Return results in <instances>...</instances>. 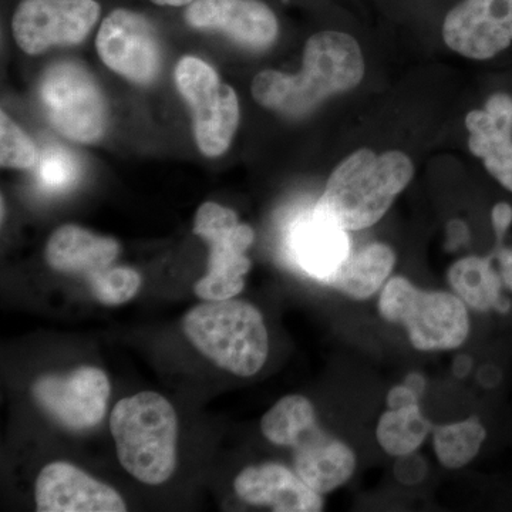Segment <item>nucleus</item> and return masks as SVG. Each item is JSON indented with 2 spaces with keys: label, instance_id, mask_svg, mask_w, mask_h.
<instances>
[{
  "label": "nucleus",
  "instance_id": "20",
  "mask_svg": "<svg viewBox=\"0 0 512 512\" xmlns=\"http://www.w3.org/2000/svg\"><path fill=\"white\" fill-rule=\"evenodd\" d=\"M448 284L454 293L466 303L467 308L480 313L497 312L507 315L512 303L504 295V284L493 258L467 256L451 266Z\"/></svg>",
  "mask_w": 512,
  "mask_h": 512
},
{
  "label": "nucleus",
  "instance_id": "25",
  "mask_svg": "<svg viewBox=\"0 0 512 512\" xmlns=\"http://www.w3.org/2000/svg\"><path fill=\"white\" fill-rule=\"evenodd\" d=\"M39 151L28 134L5 111L0 117V164L3 168L28 170L35 167Z\"/></svg>",
  "mask_w": 512,
  "mask_h": 512
},
{
  "label": "nucleus",
  "instance_id": "21",
  "mask_svg": "<svg viewBox=\"0 0 512 512\" xmlns=\"http://www.w3.org/2000/svg\"><path fill=\"white\" fill-rule=\"evenodd\" d=\"M394 264L396 255L392 248L379 242L366 245L360 251L352 252L329 286L356 301H365L382 288L392 274Z\"/></svg>",
  "mask_w": 512,
  "mask_h": 512
},
{
  "label": "nucleus",
  "instance_id": "30",
  "mask_svg": "<svg viewBox=\"0 0 512 512\" xmlns=\"http://www.w3.org/2000/svg\"><path fill=\"white\" fill-rule=\"evenodd\" d=\"M470 239V231L463 221L453 220L447 225L446 249L448 252L457 251L458 248L466 245Z\"/></svg>",
  "mask_w": 512,
  "mask_h": 512
},
{
  "label": "nucleus",
  "instance_id": "34",
  "mask_svg": "<svg viewBox=\"0 0 512 512\" xmlns=\"http://www.w3.org/2000/svg\"><path fill=\"white\" fill-rule=\"evenodd\" d=\"M403 384L407 387V389L412 390V392L416 394L419 399L421 396H423L424 392H426V377L420 375V373H409V375L406 376V379H404Z\"/></svg>",
  "mask_w": 512,
  "mask_h": 512
},
{
  "label": "nucleus",
  "instance_id": "29",
  "mask_svg": "<svg viewBox=\"0 0 512 512\" xmlns=\"http://www.w3.org/2000/svg\"><path fill=\"white\" fill-rule=\"evenodd\" d=\"M491 258L497 261L498 272H500L501 279H503L504 288L512 293V247L507 248L504 245H497Z\"/></svg>",
  "mask_w": 512,
  "mask_h": 512
},
{
  "label": "nucleus",
  "instance_id": "35",
  "mask_svg": "<svg viewBox=\"0 0 512 512\" xmlns=\"http://www.w3.org/2000/svg\"><path fill=\"white\" fill-rule=\"evenodd\" d=\"M151 2L160 6H185L191 5L194 0H151Z\"/></svg>",
  "mask_w": 512,
  "mask_h": 512
},
{
  "label": "nucleus",
  "instance_id": "11",
  "mask_svg": "<svg viewBox=\"0 0 512 512\" xmlns=\"http://www.w3.org/2000/svg\"><path fill=\"white\" fill-rule=\"evenodd\" d=\"M100 59L114 73L147 86L161 70V46L150 20L133 10L117 9L101 23L96 39Z\"/></svg>",
  "mask_w": 512,
  "mask_h": 512
},
{
  "label": "nucleus",
  "instance_id": "8",
  "mask_svg": "<svg viewBox=\"0 0 512 512\" xmlns=\"http://www.w3.org/2000/svg\"><path fill=\"white\" fill-rule=\"evenodd\" d=\"M175 84L187 101L197 146L204 156L220 157L231 146L239 123L237 93L210 64L187 56L175 67Z\"/></svg>",
  "mask_w": 512,
  "mask_h": 512
},
{
  "label": "nucleus",
  "instance_id": "23",
  "mask_svg": "<svg viewBox=\"0 0 512 512\" xmlns=\"http://www.w3.org/2000/svg\"><path fill=\"white\" fill-rule=\"evenodd\" d=\"M487 436L480 417L470 416L458 423L434 429V453L444 467L458 470L477 457Z\"/></svg>",
  "mask_w": 512,
  "mask_h": 512
},
{
  "label": "nucleus",
  "instance_id": "6",
  "mask_svg": "<svg viewBox=\"0 0 512 512\" xmlns=\"http://www.w3.org/2000/svg\"><path fill=\"white\" fill-rule=\"evenodd\" d=\"M379 312L384 320L402 325L421 352L460 348L470 335L467 305L448 292H427L403 276L384 285Z\"/></svg>",
  "mask_w": 512,
  "mask_h": 512
},
{
  "label": "nucleus",
  "instance_id": "5",
  "mask_svg": "<svg viewBox=\"0 0 512 512\" xmlns=\"http://www.w3.org/2000/svg\"><path fill=\"white\" fill-rule=\"evenodd\" d=\"M183 328L202 355L234 375L254 376L268 359V330L251 303L234 298L201 303L185 315Z\"/></svg>",
  "mask_w": 512,
  "mask_h": 512
},
{
  "label": "nucleus",
  "instance_id": "2",
  "mask_svg": "<svg viewBox=\"0 0 512 512\" xmlns=\"http://www.w3.org/2000/svg\"><path fill=\"white\" fill-rule=\"evenodd\" d=\"M412 160L400 151L376 156L362 148L350 154L330 175L316 211L346 231L377 224L394 198L412 181Z\"/></svg>",
  "mask_w": 512,
  "mask_h": 512
},
{
  "label": "nucleus",
  "instance_id": "7",
  "mask_svg": "<svg viewBox=\"0 0 512 512\" xmlns=\"http://www.w3.org/2000/svg\"><path fill=\"white\" fill-rule=\"evenodd\" d=\"M39 99L47 119L64 137L92 144L106 133V97L82 64L59 62L50 66L40 79Z\"/></svg>",
  "mask_w": 512,
  "mask_h": 512
},
{
  "label": "nucleus",
  "instance_id": "28",
  "mask_svg": "<svg viewBox=\"0 0 512 512\" xmlns=\"http://www.w3.org/2000/svg\"><path fill=\"white\" fill-rule=\"evenodd\" d=\"M491 222L497 245H504V238L512 224V207L508 202H498L491 212Z\"/></svg>",
  "mask_w": 512,
  "mask_h": 512
},
{
  "label": "nucleus",
  "instance_id": "17",
  "mask_svg": "<svg viewBox=\"0 0 512 512\" xmlns=\"http://www.w3.org/2000/svg\"><path fill=\"white\" fill-rule=\"evenodd\" d=\"M235 493L245 503L268 505L276 512H319L323 500L296 471L266 463L245 468L235 478Z\"/></svg>",
  "mask_w": 512,
  "mask_h": 512
},
{
  "label": "nucleus",
  "instance_id": "27",
  "mask_svg": "<svg viewBox=\"0 0 512 512\" xmlns=\"http://www.w3.org/2000/svg\"><path fill=\"white\" fill-rule=\"evenodd\" d=\"M394 477L404 485H416L426 478L429 473V466L420 454H406V456L397 457L396 464L393 467Z\"/></svg>",
  "mask_w": 512,
  "mask_h": 512
},
{
  "label": "nucleus",
  "instance_id": "26",
  "mask_svg": "<svg viewBox=\"0 0 512 512\" xmlns=\"http://www.w3.org/2000/svg\"><path fill=\"white\" fill-rule=\"evenodd\" d=\"M39 187L47 192H62L73 187L79 175V165L69 151L49 148L35 165Z\"/></svg>",
  "mask_w": 512,
  "mask_h": 512
},
{
  "label": "nucleus",
  "instance_id": "4",
  "mask_svg": "<svg viewBox=\"0 0 512 512\" xmlns=\"http://www.w3.org/2000/svg\"><path fill=\"white\" fill-rule=\"evenodd\" d=\"M121 466L144 484H163L177 467L178 420L174 407L154 392L116 404L110 417Z\"/></svg>",
  "mask_w": 512,
  "mask_h": 512
},
{
  "label": "nucleus",
  "instance_id": "9",
  "mask_svg": "<svg viewBox=\"0 0 512 512\" xmlns=\"http://www.w3.org/2000/svg\"><path fill=\"white\" fill-rule=\"evenodd\" d=\"M194 234L210 245L208 274L197 282L195 293L204 301L234 298L244 289L251 269L247 251L255 239L254 229L241 224L229 208L205 202L195 215Z\"/></svg>",
  "mask_w": 512,
  "mask_h": 512
},
{
  "label": "nucleus",
  "instance_id": "12",
  "mask_svg": "<svg viewBox=\"0 0 512 512\" xmlns=\"http://www.w3.org/2000/svg\"><path fill=\"white\" fill-rule=\"evenodd\" d=\"M33 396L66 429H93L106 416L109 377L97 367L83 366L69 375L40 377L33 386Z\"/></svg>",
  "mask_w": 512,
  "mask_h": 512
},
{
  "label": "nucleus",
  "instance_id": "32",
  "mask_svg": "<svg viewBox=\"0 0 512 512\" xmlns=\"http://www.w3.org/2000/svg\"><path fill=\"white\" fill-rule=\"evenodd\" d=\"M503 370L500 367L491 365H484L480 367V370L477 372V382L484 387V389L493 390L497 389L500 386L501 382H503Z\"/></svg>",
  "mask_w": 512,
  "mask_h": 512
},
{
  "label": "nucleus",
  "instance_id": "16",
  "mask_svg": "<svg viewBox=\"0 0 512 512\" xmlns=\"http://www.w3.org/2000/svg\"><path fill=\"white\" fill-rule=\"evenodd\" d=\"M36 505L40 512H124L121 495L110 485L57 461L40 471L36 481Z\"/></svg>",
  "mask_w": 512,
  "mask_h": 512
},
{
  "label": "nucleus",
  "instance_id": "18",
  "mask_svg": "<svg viewBox=\"0 0 512 512\" xmlns=\"http://www.w3.org/2000/svg\"><path fill=\"white\" fill-rule=\"evenodd\" d=\"M466 126L471 153L483 158L488 173L512 192V97L494 94L484 110L467 114Z\"/></svg>",
  "mask_w": 512,
  "mask_h": 512
},
{
  "label": "nucleus",
  "instance_id": "1",
  "mask_svg": "<svg viewBox=\"0 0 512 512\" xmlns=\"http://www.w3.org/2000/svg\"><path fill=\"white\" fill-rule=\"evenodd\" d=\"M363 74L365 60L352 36L320 32L306 42L301 73L265 70L256 74L252 96L265 109L301 117L333 94L356 87Z\"/></svg>",
  "mask_w": 512,
  "mask_h": 512
},
{
  "label": "nucleus",
  "instance_id": "31",
  "mask_svg": "<svg viewBox=\"0 0 512 512\" xmlns=\"http://www.w3.org/2000/svg\"><path fill=\"white\" fill-rule=\"evenodd\" d=\"M419 400V397H417L412 390L407 389L404 384H400V386L393 387V389L390 390L389 394H387L386 402L389 409L397 410L419 404Z\"/></svg>",
  "mask_w": 512,
  "mask_h": 512
},
{
  "label": "nucleus",
  "instance_id": "19",
  "mask_svg": "<svg viewBox=\"0 0 512 512\" xmlns=\"http://www.w3.org/2000/svg\"><path fill=\"white\" fill-rule=\"evenodd\" d=\"M119 254L116 239L100 237L77 225L57 229L46 248L47 262L55 271L86 276L109 268Z\"/></svg>",
  "mask_w": 512,
  "mask_h": 512
},
{
  "label": "nucleus",
  "instance_id": "22",
  "mask_svg": "<svg viewBox=\"0 0 512 512\" xmlns=\"http://www.w3.org/2000/svg\"><path fill=\"white\" fill-rule=\"evenodd\" d=\"M430 430V421L421 413L419 404H414L383 413L377 424L376 437L387 454L400 457L419 450Z\"/></svg>",
  "mask_w": 512,
  "mask_h": 512
},
{
  "label": "nucleus",
  "instance_id": "13",
  "mask_svg": "<svg viewBox=\"0 0 512 512\" xmlns=\"http://www.w3.org/2000/svg\"><path fill=\"white\" fill-rule=\"evenodd\" d=\"M443 37L458 55L491 59L512 43V0H464L444 20Z\"/></svg>",
  "mask_w": 512,
  "mask_h": 512
},
{
  "label": "nucleus",
  "instance_id": "3",
  "mask_svg": "<svg viewBox=\"0 0 512 512\" xmlns=\"http://www.w3.org/2000/svg\"><path fill=\"white\" fill-rule=\"evenodd\" d=\"M262 433L276 446L293 448V466L309 487L328 494L348 483L356 468L352 448L319 426L313 404L292 394L279 400L261 421Z\"/></svg>",
  "mask_w": 512,
  "mask_h": 512
},
{
  "label": "nucleus",
  "instance_id": "15",
  "mask_svg": "<svg viewBox=\"0 0 512 512\" xmlns=\"http://www.w3.org/2000/svg\"><path fill=\"white\" fill-rule=\"evenodd\" d=\"M185 20L194 29L225 33L248 49H266L278 37V19L261 0H194Z\"/></svg>",
  "mask_w": 512,
  "mask_h": 512
},
{
  "label": "nucleus",
  "instance_id": "33",
  "mask_svg": "<svg viewBox=\"0 0 512 512\" xmlns=\"http://www.w3.org/2000/svg\"><path fill=\"white\" fill-rule=\"evenodd\" d=\"M474 360L471 359L468 355H460L454 359L453 366H451V370H453V375L458 377V379H466L471 372H473Z\"/></svg>",
  "mask_w": 512,
  "mask_h": 512
},
{
  "label": "nucleus",
  "instance_id": "24",
  "mask_svg": "<svg viewBox=\"0 0 512 512\" xmlns=\"http://www.w3.org/2000/svg\"><path fill=\"white\" fill-rule=\"evenodd\" d=\"M94 298L103 305H121L133 299L141 286V276L127 266L101 269L87 276Z\"/></svg>",
  "mask_w": 512,
  "mask_h": 512
},
{
  "label": "nucleus",
  "instance_id": "14",
  "mask_svg": "<svg viewBox=\"0 0 512 512\" xmlns=\"http://www.w3.org/2000/svg\"><path fill=\"white\" fill-rule=\"evenodd\" d=\"M348 232L316 211L313 205L289 225L286 249L301 271L329 285L352 255Z\"/></svg>",
  "mask_w": 512,
  "mask_h": 512
},
{
  "label": "nucleus",
  "instance_id": "10",
  "mask_svg": "<svg viewBox=\"0 0 512 512\" xmlns=\"http://www.w3.org/2000/svg\"><path fill=\"white\" fill-rule=\"evenodd\" d=\"M96 0H22L12 20L13 37L28 55L82 43L100 18Z\"/></svg>",
  "mask_w": 512,
  "mask_h": 512
}]
</instances>
